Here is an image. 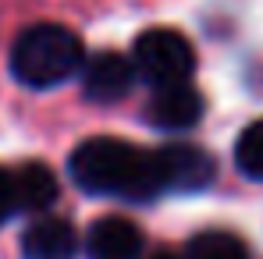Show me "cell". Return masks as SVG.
<instances>
[{
    "mask_svg": "<svg viewBox=\"0 0 263 259\" xmlns=\"http://www.w3.org/2000/svg\"><path fill=\"white\" fill-rule=\"evenodd\" d=\"M68 174L86 195L149 203L167 192L157 149H139L132 142L107 138V135L79 142L68 156Z\"/></svg>",
    "mask_w": 263,
    "mask_h": 259,
    "instance_id": "obj_1",
    "label": "cell"
},
{
    "mask_svg": "<svg viewBox=\"0 0 263 259\" xmlns=\"http://www.w3.org/2000/svg\"><path fill=\"white\" fill-rule=\"evenodd\" d=\"M82 68H86V46L61 22H36V25L22 29L7 50L11 78L36 92L79 78Z\"/></svg>",
    "mask_w": 263,
    "mask_h": 259,
    "instance_id": "obj_2",
    "label": "cell"
},
{
    "mask_svg": "<svg viewBox=\"0 0 263 259\" xmlns=\"http://www.w3.org/2000/svg\"><path fill=\"white\" fill-rule=\"evenodd\" d=\"M132 64L149 89L181 86L196 71V50L175 29H146L132 46Z\"/></svg>",
    "mask_w": 263,
    "mask_h": 259,
    "instance_id": "obj_3",
    "label": "cell"
},
{
    "mask_svg": "<svg viewBox=\"0 0 263 259\" xmlns=\"http://www.w3.org/2000/svg\"><path fill=\"white\" fill-rule=\"evenodd\" d=\"M157 160H160V174H164V188L167 192H185V195L189 192H203V188L214 185V174H217L214 156L203 146H192V142L160 146Z\"/></svg>",
    "mask_w": 263,
    "mask_h": 259,
    "instance_id": "obj_4",
    "label": "cell"
},
{
    "mask_svg": "<svg viewBox=\"0 0 263 259\" xmlns=\"http://www.w3.org/2000/svg\"><path fill=\"white\" fill-rule=\"evenodd\" d=\"M79 82H82V96L89 103L103 107V103L125 99L132 92V86L139 82V75H135L132 57H121L114 50H100V53L86 57V68H82Z\"/></svg>",
    "mask_w": 263,
    "mask_h": 259,
    "instance_id": "obj_5",
    "label": "cell"
},
{
    "mask_svg": "<svg viewBox=\"0 0 263 259\" xmlns=\"http://www.w3.org/2000/svg\"><path fill=\"white\" fill-rule=\"evenodd\" d=\"M203 96L192 82H181V86H167V89H153L149 96V107H146V121L160 131H189L199 125L203 117Z\"/></svg>",
    "mask_w": 263,
    "mask_h": 259,
    "instance_id": "obj_6",
    "label": "cell"
},
{
    "mask_svg": "<svg viewBox=\"0 0 263 259\" xmlns=\"http://www.w3.org/2000/svg\"><path fill=\"white\" fill-rule=\"evenodd\" d=\"M89 259H142V231L128 216H100L86 234Z\"/></svg>",
    "mask_w": 263,
    "mask_h": 259,
    "instance_id": "obj_7",
    "label": "cell"
},
{
    "mask_svg": "<svg viewBox=\"0 0 263 259\" xmlns=\"http://www.w3.org/2000/svg\"><path fill=\"white\" fill-rule=\"evenodd\" d=\"M79 249V234L64 216H36L22 231V256L25 259H71Z\"/></svg>",
    "mask_w": 263,
    "mask_h": 259,
    "instance_id": "obj_8",
    "label": "cell"
},
{
    "mask_svg": "<svg viewBox=\"0 0 263 259\" xmlns=\"http://www.w3.org/2000/svg\"><path fill=\"white\" fill-rule=\"evenodd\" d=\"M11 188L14 213H46L57 203V174L40 160H29L18 171H11Z\"/></svg>",
    "mask_w": 263,
    "mask_h": 259,
    "instance_id": "obj_9",
    "label": "cell"
},
{
    "mask_svg": "<svg viewBox=\"0 0 263 259\" xmlns=\"http://www.w3.org/2000/svg\"><path fill=\"white\" fill-rule=\"evenodd\" d=\"M185 259H249L246 245L228 231H203L189 242Z\"/></svg>",
    "mask_w": 263,
    "mask_h": 259,
    "instance_id": "obj_10",
    "label": "cell"
},
{
    "mask_svg": "<svg viewBox=\"0 0 263 259\" xmlns=\"http://www.w3.org/2000/svg\"><path fill=\"white\" fill-rule=\"evenodd\" d=\"M235 167L253 181H263V117L242 128L235 142Z\"/></svg>",
    "mask_w": 263,
    "mask_h": 259,
    "instance_id": "obj_11",
    "label": "cell"
},
{
    "mask_svg": "<svg viewBox=\"0 0 263 259\" xmlns=\"http://www.w3.org/2000/svg\"><path fill=\"white\" fill-rule=\"evenodd\" d=\"M14 213V188H11V171L0 167V224Z\"/></svg>",
    "mask_w": 263,
    "mask_h": 259,
    "instance_id": "obj_12",
    "label": "cell"
},
{
    "mask_svg": "<svg viewBox=\"0 0 263 259\" xmlns=\"http://www.w3.org/2000/svg\"><path fill=\"white\" fill-rule=\"evenodd\" d=\"M146 259H185V256H178V252H171V249H157L153 256H146Z\"/></svg>",
    "mask_w": 263,
    "mask_h": 259,
    "instance_id": "obj_13",
    "label": "cell"
}]
</instances>
